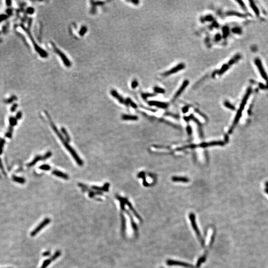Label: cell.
Here are the masks:
<instances>
[{"label": "cell", "instance_id": "cell-1", "mask_svg": "<svg viewBox=\"0 0 268 268\" xmlns=\"http://www.w3.org/2000/svg\"><path fill=\"white\" fill-rule=\"evenodd\" d=\"M51 45L52 48L54 50V52H55L57 55L59 56V57L61 58L62 60L64 63V64L67 67H69L71 66V62L69 60L68 58L66 57V56L65 55V54L61 51L58 48L56 47V46L55 45V44L53 42H51Z\"/></svg>", "mask_w": 268, "mask_h": 268}, {"label": "cell", "instance_id": "cell-2", "mask_svg": "<svg viewBox=\"0 0 268 268\" xmlns=\"http://www.w3.org/2000/svg\"><path fill=\"white\" fill-rule=\"evenodd\" d=\"M185 68V65L184 63H180L179 64L177 65V66L169 69V70L165 72H164L163 73H162L161 74V76L164 77H167L171 75L172 74H174L178 72L179 71H181L182 69H184Z\"/></svg>", "mask_w": 268, "mask_h": 268}, {"label": "cell", "instance_id": "cell-3", "mask_svg": "<svg viewBox=\"0 0 268 268\" xmlns=\"http://www.w3.org/2000/svg\"><path fill=\"white\" fill-rule=\"evenodd\" d=\"M190 220H191V223L192 225V226L194 228V229L196 233L199 240L201 242V244L202 245V246H204L205 242H204V241H203V239L202 238V236L200 234V233L198 230V228L197 226H196V224L195 221V216H194V214H192V213H191V214L190 216Z\"/></svg>", "mask_w": 268, "mask_h": 268}, {"label": "cell", "instance_id": "cell-4", "mask_svg": "<svg viewBox=\"0 0 268 268\" xmlns=\"http://www.w3.org/2000/svg\"><path fill=\"white\" fill-rule=\"evenodd\" d=\"M189 81L188 79H186V80H185L183 82L181 86L178 89L177 91L174 94V97L172 99L173 101H174L175 100H176V99L180 96V95L183 92V91L185 90V89L189 85Z\"/></svg>", "mask_w": 268, "mask_h": 268}, {"label": "cell", "instance_id": "cell-5", "mask_svg": "<svg viewBox=\"0 0 268 268\" xmlns=\"http://www.w3.org/2000/svg\"><path fill=\"white\" fill-rule=\"evenodd\" d=\"M50 221H51V220L49 218H46L45 219L40 223L39 225L31 233V236H35L37 233L42 229H43L45 226L48 225L49 223L50 222Z\"/></svg>", "mask_w": 268, "mask_h": 268}, {"label": "cell", "instance_id": "cell-6", "mask_svg": "<svg viewBox=\"0 0 268 268\" xmlns=\"http://www.w3.org/2000/svg\"><path fill=\"white\" fill-rule=\"evenodd\" d=\"M110 93L112 96L114 98L117 99V100H118L119 102L122 104H124L126 105V100H125V99L123 98V97L121 95H120L116 90H115V89H112V90H111L110 91Z\"/></svg>", "mask_w": 268, "mask_h": 268}, {"label": "cell", "instance_id": "cell-7", "mask_svg": "<svg viewBox=\"0 0 268 268\" xmlns=\"http://www.w3.org/2000/svg\"><path fill=\"white\" fill-rule=\"evenodd\" d=\"M167 263L168 265H180V266H183V267H187V268H193V267L190 264H187V263H183V262H178V261L168 260V261H167Z\"/></svg>", "mask_w": 268, "mask_h": 268}, {"label": "cell", "instance_id": "cell-8", "mask_svg": "<svg viewBox=\"0 0 268 268\" xmlns=\"http://www.w3.org/2000/svg\"><path fill=\"white\" fill-rule=\"evenodd\" d=\"M148 104H150V105L156 106L158 107L162 108H165L168 106V104L166 103L156 101H151L150 102H148Z\"/></svg>", "mask_w": 268, "mask_h": 268}, {"label": "cell", "instance_id": "cell-9", "mask_svg": "<svg viewBox=\"0 0 268 268\" xmlns=\"http://www.w3.org/2000/svg\"><path fill=\"white\" fill-rule=\"evenodd\" d=\"M52 174H54V175H55V176L59 177L62 178L65 180H68V179H69V176L67 174L64 173L60 171L59 170H53L52 171Z\"/></svg>", "mask_w": 268, "mask_h": 268}, {"label": "cell", "instance_id": "cell-10", "mask_svg": "<svg viewBox=\"0 0 268 268\" xmlns=\"http://www.w3.org/2000/svg\"><path fill=\"white\" fill-rule=\"evenodd\" d=\"M125 204H127V205H128V206H129V207H130V210H131V211H132V212H133L134 214V215H135V216H136V217H138V219H139V220H142V219H141V218L140 216H139L138 215V213H137V212H136L135 211V210H134V208H133V207H132V205H131V203H130V202H128V200L127 199H126V198L125 199Z\"/></svg>", "mask_w": 268, "mask_h": 268}, {"label": "cell", "instance_id": "cell-11", "mask_svg": "<svg viewBox=\"0 0 268 268\" xmlns=\"http://www.w3.org/2000/svg\"><path fill=\"white\" fill-rule=\"evenodd\" d=\"M122 118L123 120H138V117L136 116L123 115L122 116Z\"/></svg>", "mask_w": 268, "mask_h": 268}, {"label": "cell", "instance_id": "cell-12", "mask_svg": "<svg viewBox=\"0 0 268 268\" xmlns=\"http://www.w3.org/2000/svg\"><path fill=\"white\" fill-rule=\"evenodd\" d=\"M43 160V156H37L34 159V160H33L31 163H30L28 165V166H32V165H34V164H35L37 162L39 161V160Z\"/></svg>", "mask_w": 268, "mask_h": 268}, {"label": "cell", "instance_id": "cell-13", "mask_svg": "<svg viewBox=\"0 0 268 268\" xmlns=\"http://www.w3.org/2000/svg\"><path fill=\"white\" fill-rule=\"evenodd\" d=\"M121 223H122V233L124 234V232H125V228H126V220H125V218L124 217V216L123 215V213H122V215H121Z\"/></svg>", "mask_w": 268, "mask_h": 268}, {"label": "cell", "instance_id": "cell-14", "mask_svg": "<svg viewBox=\"0 0 268 268\" xmlns=\"http://www.w3.org/2000/svg\"><path fill=\"white\" fill-rule=\"evenodd\" d=\"M61 131H62V133H63V134L64 135L65 137V139L66 140V141H67L68 142H70V137H69V135H68V133H67V132L66 129L65 128H63H63H61Z\"/></svg>", "mask_w": 268, "mask_h": 268}, {"label": "cell", "instance_id": "cell-15", "mask_svg": "<svg viewBox=\"0 0 268 268\" xmlns=\"http://www.w3.org/2000/svg\"><path fill=\"white\" fill-rule=\"evenodd\" d=\"M172 180L174 181H182L187 182L189 181V180L186 178L184 177H174L172 178Z\"/></svg>", "mask_w": 268, "mask_h": 268}, {"label": "cell", "instance_id": "cell-16", "mask_svg": "<svg viewBox=\"0 0 268 268\" xmlns=\"http://www.w3.org/2000/svg\"><path fill=\"white\" fill-rule=\"evenodd\" d=\"M125 211H126V213H127V214L128 215V216H130V218H131V223H132V225L133 228H134V230H135V232H137V231H138L137 227V226H136V224H135V222H134V220H133L132 217V216H131V214H130V212H128V211H127V210H126Z\"/></svg>", "mask_w": 268, "mask_h": 268}, {"label": "cell", "instance_id": "cell-17", "mask_svg": "<svg viewBox=\"0 0 268 268\" xmlns=\"http://www.w3.org/2000/svg\"><path fill=\"white\" fill-rule=\"evenodd\" d=\"M87 31V27H86V26H82L81 27V29H80V30H79V35H80L81 36H83L86 33Z\"/></svg>", "mask_w": 268, "mask_h": 268}, {"label": "cell", "instance_id": "cell-18", "mask_svg": "<svg viewBox=\"0 0 268 268\" xmlns=\"http://www.w3.org/2000/svg\"><path fill=\"white\" fill-rule=\"evenodd\" d=\"M154 91L157 93H165V90L162 88L156 86L154 88Z\"/></svg>", "mask_w": 268, "mask_h": 268}, {"label": "cell", "instance_id": "cell-19", "mask_svg": "<svg viewBox=\"0 0 268 268\" xmlns=\"http://www.w3.org/2000/svg\"><path fill=\"white\" fill-rule=\"evenodd\" d=\"M61 253L60 251H59V250H58V251H57L55 252V254L53 255V256L50 259H51L52 261L55 260L57 259V258H58L61 255Z\"/></svg>", "mask_w": 268, "mask_h": 268}, {"label": "cell", "instance_id": "cell-20", "mask_svg": "<svg viewBox=\"0 0 268 268\" xmlns=\"http://www.w3.org/2000/svg\"><path fill=\"white\" fill-rule=\"evenodd\" d=\"M51 261L52 260L51 259H47L46 260H45L40 268H46L50 264Z\"/></svg>", "mask_w": 268, "mask_h": 268}, {"label": "cell", "instance_id": "cell-21", "mask_svg": "<svg viewBox=\"0 0 268 268\" xmlns=\"http://www.w3.org/2000/svg\"><path fill=\"white\" fill-rule=\"evenodd\" d=\"M39 168L41 170L48 171V170H49L51 169V167H50V166H49L48 164H43V165H42L40 166Z\"/></svg>", "mask_w": 268, "mask_h": 268}, {"label": "cell", "instance_id": "cell-22", "mask_svg": "<svg viewBox=\"0 0 268 268\" xmlns=\"http://www.w3.org/2000/svg\"><path fill=\"white\" fill-rule=\"evenodd\" d=\"M109 186H110V184L108 183H105V184L103 185V186L102 187V191L107 192L109 190Z\"/></svg>", "mask_w": 268, "mask_h": 268}, {"label": "cell", "instance_id": "cell-23", "mask_svg": "<svg viewBox=\"0 0 268 268\" xmlns=\"http://www.w3.org/2000/svg\"><path fill=\"white\" fill-rule=\"evenodd\" d=\"M138 82L136 79H134L131 82V87L132 88L135 89L138 86Z\"/></svg>", "mask_w": 268, "mask_h": 268}, {"label": "cell", "instance_id": "cell-24", "mask_svg": "<svg viewBox=\"0 0 268 268\" xmlns=\"http://www.w3.org/2000/svg\"><path fill=\"white\" fill-rule=\"evenodd\" d=\"M212 19H213V17H212V16H211V15H208V16H207L206 17L203 18V21L207 22L212 21Z\"/></svg>", "mask_w": 268, "mask_h": 268}, {"label": "cell", "instance_id": "cell-25", "mask_svg": "<svg viewBox=\"0 0 268 268\" xmlns=\"http://www.w3.org/2000/svg\"><path fill=\"white\" fill-rule=\"evenodd\" d=\"M52 156V153L51 151H48L47 152L45 155L44 156H43V160H46L47 159H48V158H49L50 157H51Z\"/></svg>", "mask_w": 268, "mask_h": 268}, {"label": "cell", "instance_id": "cell-26", "mask_svg": "<svg viewBox=\"0 0 268 268\" xmlns=\"http://www.w3.org/2000/svg\"><path fill=\"white\" fill-rule=\"evenodd\" d=\"M156 95L155 94H151V93H143V98L146 99L147 97H151L153 96Z\"/></svg>", "mask_w": 268, "mask_h": 268}, {"label": "cell", "instance_id": "cell-27", "mask_svg": "<svg viewBox=\"0 0 268 268\" xmlns=\"http://www.w3.org/2000/svg\"><path fill=\"white\" fill-rule=\"evenodd\" d=\"M92 188L93 189V190H95L96 191H102V187H97V186H92Z\"/></svg>", "mask_w": 268, "mask_h": 268}, {"label": "cell", "instance_id": "cell-28", "mask_svg": "<svg viewBox=\"0 0 268 268\" xmlns=\"http://www.w3.org/2000/svg\"><path fill=\"white\" fill-rule=\"evenodd\" d=\"M27 12L29 14H32L34 13V9L31 7L28 8L27 9Z\"/></svg>", "mask_w": 268, "mask_h": 268}, {"label": "cell", "instance_id": "cell-29", "mask_svg": "<svg viewBox=\"0 0 268 268\" xmlns=\"http://www.w3.org/2000/svg\"><path fill=\"white\" fill-rule=\"evenodd\" d=\"M88 192H89V195H88V196H89V197H91V198H93V197H94V196L96 195H95V192H93V191H91L90 190H89V191Z\"/></svg>", "mask_w": 268, "mask_h": 268}, {"label": "cell", "instance_id": "cell-30", "mask_svg": "<svg viewBox=\"0 0 268 268\" xmlns=\"http://www.w3.org/2000/svg\"><path fill=\"white\" fill-rule=\"evenodd\" d=\"M50 253H50V252L49 251H46V252H44V253H43V256H49L50 255Z\"/></svg>", "mask_w": 268, "mask_h": 268}, {"label": "cell", "instance_id": "cell-31", "mask_svg": "<svg viewBox=\"0 0 268 268\" xmlns=\"http://www.w3.org/2000/svg\"><path fill=\"white\" fill-rule=\"evenodd\" d=\"M129 2H131V3H133L134 4H136V5L138 4V3H139V1H135V0H134V1H129Z\"/></svg>", "mask_w": 268, "mask_h": 268}, {"label": "cell", "instance_id": "cell-32", "mask_svg": "<svg viewBox=\"0 0 268 268\" xmlns=\"http://www.w3.org/2000/svg\"><path fill=\"white\" fill-rule=\"evenodd\" d=\"M220 35H217L215 37V40L216 41H218L220 40Z\"/></svg>", "mask_w": 268, "mask_h": 268}, {"label": "cell", "instance_id": "cell-33", "mask_svg": "<svg viewBox=\"0 0 268 268\" xmlns=\"http://www.w3.org/2000/svg\"><path fill=\"white\" fill-rule=\"evenodd\" d=\"M188 110V107H186L185 108H184V109H183V111L184 112H187Z\"/></svg>", "mask_w": 268, "mask_h": 268}, {"label": "cell", "instance_id": "cell-34", "mask_svg": "<svg viewBox=\"0 0 268 268\" xmlns=\"http://www.w3.org/2000/svg\"></svg>", "mask_w": 268, "mask_h": 268}]
</instances>
